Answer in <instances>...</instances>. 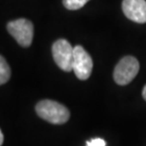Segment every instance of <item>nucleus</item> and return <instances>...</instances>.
Returning a JSON list of instances; mask_svg holds the SVG:
<instances>
[{
  "label": "nucleus",
  "instance_id": "nucleus-1",
  "mask_svg": "<svg viewBox=\"0 0 146 146\" xmlns=\"http://www.w3.org/2000/svg\"><path fill=\"white\" fill-rule=\"evenodd\" d=\"M37 115L46 122L54 125H63L70 117L69 110L64 105L52 100H42L36 105Z\"/></svg>",
  "mask_w": 146,
  "mask_h": 146
},
{
  "label": "nucleus",
  "instance_id": "nucleus-2",
  "mask_svg": "<svg viewBox=\"0 0 146 146\" xmlns=\"http://www.w3.org/2000/svg\"><path fill=\"white\" fill-rule=\"evenodd\" d=\"M139 71L138 60L131 56L122 58L114 70V80L119 85H127L135 78Z\"/></svg>",
  "mask_w": 146,
  "mask_h": 146
},
{
  "label": "nucleus",
  "instance_id": "nucleus-3",
  "mask_svg": "<svg viewBox=\"0 0 146 146\" xmlns=\"http://www.w3.org/2000/svg\"><path fill=\"white\" fill-rule=\"evenodd\" d=\"M8 31L23 47L32 44L33 39V25L27 19H18L11 21L7 26Z\"/></svg>",
  "mask_w": 146,
  "mask_h": 146
},
{
  "label": "nucleus",
  "instance_id": "nucleus-4",
  "mask_svg": "<svg viewBox=\"0 0 146 146\" xmlns=\"http://www.w3.org/2000/svg\"><path fill=\"white\" fill-rule=\"evenodd\" d=\"M93 69V60L90 55L81 45L73 48L72 70L81 80H86L90 76Z\"/></svg>",
  "mask_w": 146,
  "mask_h": 146
},
{
  "label": "nucleus",
  "instance_id": "nucleus-5",
  "mask_svg": "<svg viewBox=\"0 0 146 146\" xmlns=\"http://www.w3.org/2000/svg\"><path fill=\"white\" fill-rule=\"evenodd\" d=\"M73 48L67 40L60 39L52 45V56L58 67L66 72L72 71Z\"/></svg>",
  "mask_w": 146,
  "mask_h": 146
},
{
  "label": "nucleus",
  "instance_id": "nucleus-6",
  "mask_svg": "<svg viewBox=\"0 0 146 146\" xmlns=\"http://www.w3.org/2000/svg\"><path fill=\"white\" fill-rule=\"evenodd\" d=\"M122 11L125 16L133 22L139 24L146 23L145 0H123Z\"/></svg>",
  "mask_w": 146,
  "mask_h": 146
},
{
  "label": "nucleus",
  "instance_id": "nucleus-7",
  "mask_svg": "<svg viewBox=\"0 0 146 146\" xmlns=\"http://www.w3.org/2000/svg\"><path fill=\"white\" fill-rule=\"evenodd\" d=\"M11 77V68L2 56H0V85L9 81Z\"/></svg>",
  "mask_w": 146,
  "mask_h": 146
},
{
  "label": "nucleus",
  "instance_id": "nucleus-8",
  "mask_svg": "<svg viewBox=\"0 0 146 146\" xmlns=\"http://www.w3.org/2000/svg\"><path fill=\"white\" fill-rule=\"evenodd\" d=\"M89 0H63V4L67 10L76 11L83 8Z\"/></svg>",
  "mask_w": 146,
  "mask_h": 146
},
{
  "label": "nucleus",
  "instance_id": "nucleus-9",
  "mask_svg": "<svg viewBox=\"0 0 146 146\" xmlns=\"http://www.w3.org/2000/svg\"><path fill=\"white\" fill-rule=\"evenodd\" d=\"M105 141L101 138L92 139L91 141H88L86 142V146H105Z\"/></svg>",
  "mask_w": 146,
  "mask_h": 146
},
{
  "label": "nucleus",
  "instance_id": "nucleus-10",
  "mask_svg": "<svg viewBox=\"0 0 146 146\" xmlns=\"http://www.w3.org/2000/svg\"><path fill=\"white\" fill-rule=\"evenodd\" d=\"M3 141H4V136H3V133L1 131V129H0V146L2 145Z\"/></svg>",
  "mask_w": 146,
  "mask_h": 146
},
{
  "label": "nucleus",
  "instance_id": "nucleus-11",
  "mask_svg": "<svg viewBox=\"0 0 146 146\" xmlns=\"http://www.w3.org/2000/svg\"><path fill=\"white\" fill-rule=\"evenodd\" d=\"M142 96H143L144 100L146 101V85L144 86V88H143V91H142Z\"/></svg>",
  "mask_w": 146,
  "mask_h": 146
}]
</instances>
